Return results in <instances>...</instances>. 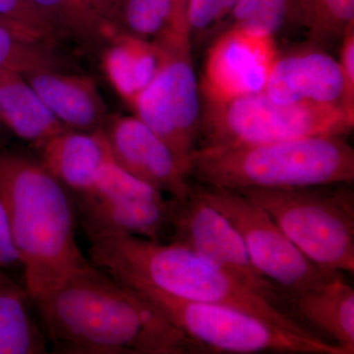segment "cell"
<instances>
[{"label":"cell","mask_w":354,"mask_h":354,"mask_svg":"<svg viewBox=\"0 0 354 354\" xmlns=\"http://www.w3.org/2000/svg\"><path fill=\"white\" fill-rule=\"evenodd\" d=\"M78 218L88 239L131 235L157 242H171L174 200L77 199Z\"/></svg>","instance_id":"5bb4252c"},{"label":"cell","mask_w":354,"mask_h":354,"mask_svg":"<svg viewBox=\"0 0 354 354\" xmlns=\"http://www.w3.org/2000/svg\"><path fill=\"white\" fill-rule=\"evenodd\" d=\"M187 7L188 0H171V18L169 27L179 31H188Z\"/></svg>","instance_id":"1f68e13d"},{"label":"cell","mask_w":354,"mask_h":354,"mask_svg":"<svg viewBox=\"0 0 354 354\" xmlns=\"http://www.w3.org/2000/svg\"><path fill=\"white\" fill-rule=\"evenodd\" d=\"M0 118L18 138L39 148L66 127L21 73L0 69Z\"/></svg>","instance_id":"ac0fdd59"},{"label":"cell","mask_w":354,"mask_h":354,"mask_svg":"<svg viewBox=\"0 0 354 354\" xmlns=\"http://www.w3.org/2000/svg\"><path fill=\"white\" fill-rule=\"evenodd\" d=\"M279 57L274 37L239 27L221 30L205 57L201 97L225 100L263 92Z\"/></svg>","instance_id":"8fae6325"},{"label":"cell","mask_w":354,"mask_h":354,"mask_svg":"<svg viewBox=\"0 0 354 354\" xmlns=\"http://www.w3.org/2000/svg\"><path fill=\"white\" fill-rule=\"evenodd\" d=\"M298 24L318 46L341 39L354 24V0H298Z\"/></svg>","instance_id":"603a6c76"},{"label":"cell","mask_w":354,"mask_h":354,"mask_svg":"<svg viewBox=\"0 0 354 354\" xmlns=\"http://www.w3.org/2000/svg\"><path fill=\"white\" fill-rule=\"evenodd\" d=\"M264 92L281 104L314 102L342 108L344 80L339 60L314 43L279 55Z\"/></svg>","instance_id":"4fadbf2b"},{"label":"cell","mask_w":354,"mask_h":354,"mask_svg":"<svg viewBox=\"0 0 354 354\" xmlns=\"http://www.w3.org/2000/svg\"><path fill=\"white\" fill-rule=\"evenodd\" d=\"M0 25L29 38L59 46L55 30L28 0H0Z\"/></svg>","instance_id":"4316f807"},{"label":"cell","mask_w":354,"mask_h":354,"mask_svg":"<svg viewBox=\"0 0 354 354\" xmlns=\"http://www.w3.org/2000/svg\"><path fill=\"white\" fill-rule=\"evenodd\" d=\"M0 201L32 300L88 264L77 243L73 195L39 158L0 146Z\"/></svg>","instance_id":"7a4b0ae2"},{"label":"cell","mask_w":354,"mask_h":354,"mask_svg":"<svg viewBox=\"0 0 354 354\" xmlns=\"http://www.w3.org/2000/svg\"><path fill=\"white\" fill-rule=\"evenodd\" d=\"M0 69L24 74L38 70L75 71L58 46L26 37L0 25Z\"/></svg>","instance_id":"7402d4cb"},{"label":"cell","mask_w":354,"mask_h":354,"mask_svg":"<svg viewBox=\"0 0 354 354\" xmlns=\"http://www.w3.org/2000/svg\"><path fill=\"white\" fill-rule=\"evenodd\" d=\"M90 241L91 263L120 283L138 281L183 299L239 310L290 334L323 339L176 242L131 235H108Z\"/></svg>","instance_id":"3957f363"},{"label":"cell","mask_w":354,"mask_h":354,"mask_svg":"<svg viewBox=\"0 0 354 354\" xmlns=\"http://www.w3.org/2000/svg\"><path fill=\"white\" fill-rule=\"evenodd\" d=\"M201 99L197 150L318 135L346 136L354 124L341 106L314 102L281 104L272 101L264 91L232 99Z\"/></svg>","instance_id":"8992f818"},{"label":"cell","mask_w":354,"mask_h":354,"mask_svg":"<svg viewBox=\"0 0 354 354\" xmlns=\"http://www.w3.org/2000/svg\"><path fill=\"white\" fill-rule=\"evenodd\" d=\"M46 342L29 293L0 269V354L46 353Z\"/></svg>","instance_id":"ffe728a7"},{"label":"cell","mask_w":354,"mask_h":354,"mask_svg":"<svg viewBox=\"0 0 354 354\" xmlns=\"http://www.w3.org/2000/svg\"><path fill=\"white\" fill-rule=\"evenodd\" d=\"M237 0H188L187 26L191 43L220 30Z\"/></svg>","instance_id":"83f0119b"},{"label":"cell","mask_w":354,"mask_h":354,"mask_svg":"<svg viewBox=\"0 0 354 354\" xmlns=\"http://www.w3.org/2000/svg\"><path fill=\"white\" fill-rule=\"evenodd\" d=\"M102 64L115 92L131 108L157 72L158 51L152 39L120 30L102 50Z\"/></svg>","instance_id":"d6986e66"},{"label":"cell","mask_w":354,"mask_h":354,"mask_svg":"<svg viewBox=\"0 0 354 354\" xmlns=\"http://www.w3.org/2000/svg\"><path fill=\"white\" fill-rule=\"evenodd\" d=\"M9 135H11L10 131L7 129L3 121L0 118V146H4V142L8 138Z\"/></svg>","instance_id":"d6a6232c"},{"label":"cell","mask_w":354,"mask_h":354,"mask_svg":"<svg viewBox=\"0 0 354 354\" xmlns=\"http://www.w3.org/2000/svg\"><path fill=\"white\" fill-rule=\"evenodd\" d=\"M121 283L153 305L192 342L198 353L346 354L321 337L290 334L236 309L183 299L138 281Z\"/></svg>","instance_id":"52a82bcc"},{"label":"cell","mask_w":354,"mask_h":354,"mask_svg":"<svg viewBox=\"0 0 354 354\" xmlns=\"http://www.w3.org/2000/svg\"><path fill=\"white\" fill-rule=\"evenodd\" d=\"M38 150L41 164L67 188L74 199L90 192L97 169L113 158L104 130L65 129Z\"/></svg>","instance_id":"2e32d148"},{"label":"cell","mask_w":354,"mask_h":354,"mask_svg":"<svg viewBox=\"0 0 354 354\" xmlns=\"http://www.w3.org/2000/svg\"><path fill=\"white\" fill-rule=\"evenodd\" d=\"M174 200V232L171 242L187 247L270 304L292 316L286 291L253 264L241 234L223 214L194 190L185 199Z\"/></svg>","instance_id":"30bf717a"},{"label":"cell","mask_w":354,"mask_h":354,"mask_svg":"<svg viewBox=\"0 0 354 354\" xmlns=\"http://www.w3.org/2000/svg\"><path fill=\"white\" fill-rule=\"evenodd\" d=\"M189 178L232 190L353 183L354 150L337 135L202 149L191 156Z\"/></svg>","instance_id":"277c9868"},{"label":"cell","mask_w":354,"mask_h":354,"mask_svg":"<svg viewBox=\"0 0 354 354\" xmlns=\"http://www.w3.org/2000/svg\"><path fill=\"white\" fill-rule=\"evenodd\" d=\"M44 334L62 353H198L129 286L92 263L35 298Z\"/></svg>","instance_id":"6da1fadb"},{"label":"cell","mask_w":354,"mask_h":354,"mask_svg":"<svg viewBox=\"0 0 354 354\" xmlns=\"http://www.w3.org/2000/svg\"><path fill=\"white\" fill-rule=\"evenodd\" d=\"M77 199H137L158 201L165 198L164 193L125 171L111 158L97 169L90 192L85 196L74 200Z\"/></svg>","instance_id":"d4e9b609"},{"label":"cell","mask_w":354,"mask_h":354,"mask_svg":"<svg viewBox=\"0 0 354 354\" xmlns=\"http://www.w3.org/2000/svg\"><path fill=\"white\" fill-rule=\"evenodd\" d=\"M193 190L235 227L253 264L288 295L320 288L341 272L322 269L307 258L259 205L227 188L192 183Z\"/></svg>","instance_id":"9c48e42d"},{"label":"cell","mask_w":354,"mask_h":354,"mask_svg":"<svg viewBox=\"0 0 354 354\" xmlns=\"http://www.w3.org/2000/svg\"><path fill=\"white\" fill-rule=\"evenodd\" d=\"M28 1L55 30L59 43L69 41L87 50H104L120 30L102 18L86 0Z\"/></svg>","instance_id":"44dd1931"},{"label":"cell","mask_w":354,"mask_h":354,"mask_svg":"<svg viewBox=\"0 0 354 354\" xmlns=\"http://www.w3.org/2000/svg\"><path fill=\"white\" fill-rule=\"evenodd\" d=\"M15 266H21L19 251L14 241L6 209L0 201V269H10Z\"/></svg>","instance_id":"f546056e"},{"label":"cell","mask_w":354,"mask_h":354,"mask_svg":"<svg viewBox=\"0 0 354 354\" xmlns=\"http://www.w3.org/2000/svg\"><path fill=\"white\" fill-rule=\"evenodd\" d=\"M152 41L158 55L157 72L131 109L189 169L202 118L201 91L189 32L169 26Z\"/></svg>","instance_id":"ba28073f"},{"label":"cell","mask_w":354,"mask_h":354,"mask_svg":"<svg viewBox=\"0 0 354 354\" xmlns=\"http://www.w3.org/2000/svg\"><path fill=\"white\" fill-rule=\"evenodd\" d=\"M23 76L67 129H104L111 115L97 84L90 77L65 70H38Z\"/></svg>","instance_id":"9a60e30c"},{"label":"cell","mask_w":354,"mask_h":354,"mask_svg":"<svg viewBox=\"0 0 354 354\" xmlns=\"http://www.w3.org/2000/svg\"><path fill=\"white\" fill-rule=\"evenodd\" d=\"M288 306L305 327L354 353V290L342 274L320 288L290 295Z\"/></svg>","instance_id":"e0dca14e"},{"label":"cell","mask_w":354,"mask_h":354,"mask_svg":"<svg viewBox=\"0 0 354 354\" xmlns=\"http://www.w3.org/2000/svg\"><path fill=\"white\" fill-rule=\"evenodd\" d=\"M171 0H121L122 31L153 39L171 24Z\"/></svg>","instance_id":"484cf974"},{"label":"cell","mask_w":354,"mask_h":354,"mask_svg":"<svg viewBox=\"0 0 354 354\" xmlns=\"http://www.w3.org/2000/svg\"><path fill=\"white\" fill-rule=\"evenodd\" d=\"M86 1L102 18L120 29L121 0H86Z\"/></svg>","instance_id":"4dcf8cb0"},{"label":"cell","mask_w":354,"mask_h":354,"mask_svg":"<svg viewBox=\"0 0 354 354\" xmlns=\"http://www.w3.org/2000/svg\"><path fill=\"white\" fill-rule=\"evenodd\" d=\"M341 39L339 64L344 80L342 108L354 120V24L349 26Z\"/></svg>","instance_id":"f1b7e54d"},{"label":"cell","mask_w":354,"mask_h":354,"mask_svg":"<svg viewBox=\"0 0 354 354\" xmlns=\"http://www.w3.org/2000/svg\"><path fill=\"white\" fill-rule=\"evenodd\" d=\"M291 21L298 23V0H237L218 32L239 27L274 38Z\"/></svg>","instance_id":"cb8c5ba5"},{"label":"cell","mask_w":354,"mask_h":354,"mask_svg":"<svg viewBox=\"0 0 354 354\" xmlns=\"http://www.w3.org/2000/svg\"><path fill=\"white\" fill-rule=\"evenodd\" d=\"M102 130L113 160L125 171L176 200L192 193L187 165L137 116L111 115Z\"/></svg>","instance_id":"7c38bea8"},{"label":"cell","mask_w":354,"mask_h":354,"mask_svg":"<svg viewBox=\"0 0 354 354\" xmlns=\"http://www.w3.org/2000/svg\"><path fill=\"white\" fill-rule=\"evenodd\" d=\"M353 183L236 191L267 212L312 262L328 271L353 274Z\"/></svg>","instance_id":"5b68a950"}]
</instances>
